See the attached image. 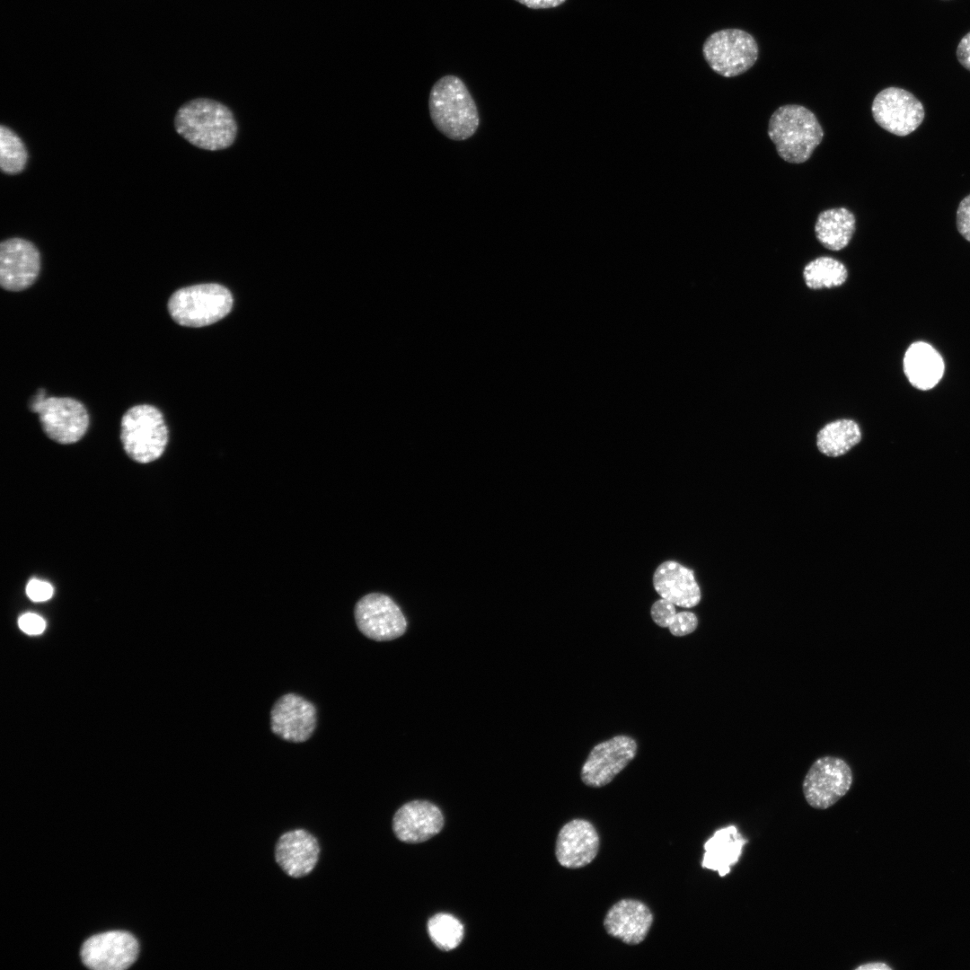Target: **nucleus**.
I'll list each match as a JSON object with an SVG mask.
<instances>
[{"label":"nucleus","instance_id":"nucleus-2","mask_svg":"<svg viewBox=\"0 0 970 970\" xmlns=\"http://www.w3.org/2000/svg\"><path fill=\"white\" fill-rule=\"evenodd\" d=\"M174 126L188 142L209 151L229 147L237 133L232 111L224 104L206 98L184 103L175 115Z\"/></svg>","mask_w":970,"mask_h":970},{"label":"nucleus","instance_id":"nucleus-3","mask_svg":"<svg viewBox=\"0 0 970 970\" xmlns=\"http://www.w3.org/2000/svg\"><path fill=\"white\" fill-rule=\"evenodd\" d=\"M768 135L784 161L802 163L822 142L824 131L811 110L801 105L788 104L772 114Z\"/></svg>","mask_w":970,"mask_h":970},{"label":"nucleus","instance_id":"nucleus-14","mask_svg":"<svg viewBox=\"0 0 970 970\" xmlns=\"http://www.w3.org/2000/svg\"><path fill=\"white\" fill-rule=\"evenodd\" d=\"M315 706L295 693L281 696L270 711V728L280 738L302 743L308 740L316 728Z\"/></svg>","mask_w":970,"mask_h":970},{"label":"nucleus","instance_id":"nucleus-34","mask_svg":"<svg viewBox=\"0 0 970 970\" xmlns=\"http://www.w3.org/2000/svg\"><path fill=\"white\" fill-rule=\"evenodd\" d=\"M857 969H864V970H871V969H882L883 970L884 969V970H886V969H890V966H888L887 965H886L884 963H881V962H877V963L874 962V963H869V964L860 966L857 967Z\"/></svg>","mask_w":970,"mask_h":970},{"label":"nucleus","instance_id":"nucleus-11","mask_svg":"<svg viewBox=\"0 0 970 970\" xmlns=\"http://www.w3.org/2000/svg\"><path fill=\"white\" fill-rule=\"evenodd\" d=\"M637 744L628 736H616L596 745L581 769V780L589 787L610 783L634 758Z\"/></svg>","mask_w":970,"mask_h":970},{"label":"nucleus","instance_id":"nucleus-26","mask_svg":"<svg viewBox=\"0 0 970 970\" xmlns=\"http://www.w3.org/2000/svg\"><path fill=\"white\" fill-rule=\"evenodd\" d=\"M428 930L436 946L445 951L455 948L463 937V924L455 917L446 913L433 916L428 921Z\"/></svg>","mask_w":970,"mask_h":970},{"label":"nucleus","instance_id":"nucleus-24","mask_svg":"<svg viewBox=\"0 0 970 970\" xmlns=\"http://www.w3.org/2000/svg\"><path fill=\"white\" fill-rule=\"evenodd\" d=\"M803 276L806 285L811 289L832 288L846 281L848 270L840 260L824 256L807 263Z\"/></svg>","mask_w":970,"mask_h":970},{"label":"nucleus","instance_id":"nucleus-5","mask_svg":"<svg viewBox=\"0 0 970 970\" xmlns=\"http://www.w3.org/2000/svg\"><path fill=\"white\" fill-rule=\"evenodd\" d=\"M120 439L132 460L147 463L158 459L168 442V428L162 412L149 404L131 407L121 419Z\"/></svg>","mask_w":970,"mask_h":970},{"label":"nucleus","instance_id":"nucleus-23","mask_svg":"<svg viewBox=\"0 0 970 970\" xmlns=\"http://www.w3.org/2000/svg\"><path fill=\"white\" fill-rule=\"evenodd\" d=\"M862 438L859 425L851 419H837L823 427L816 436L818 450L829 457L848 453Z\"/></svg>","mask_w":970,"mask_h":970},{"label":"nucleus","instance_id":"nucleus-8","mask_svg":"<svg viewBox=\"0 0 970 970\" xmlns=\"http://www.w3.org/2000/svg\"><path fill=\"white\" fill-rule=\"evenodd\" d=\"M852 772L841 758L824 756L817 759L807 772L803 793L808 805L826 809L834 805L851 789Z\"/></svg>","mask_w":970,"mask_h":970},{"label":"nucleus","instance_id":"nucleus-31","mask_svg":"<svg viewBox=\"0 0 970 970\" xmlns=\"http://www.w3.org/2000/svg\"><path fill=\"white\" fill-rule=\"evenodd\" d=\"M20 629L30 635L40 634L46 628V622L42 617L36 613H27L22 614L18 621Z\"/></svg>","mask_w":970,"mask_h":970},{"label":"nucleus","instance_id":"nucleus-10","mask_svg":"<svg viewBox=\"0 0 970 970\" xmlns=\"http://www.w3.org/2000/svg\"><path fill=\"white\" fill-rule=\"evenodd\" d=\"M354 616L358 630L376 641L395 639L404 634L406 619L400 607L388 595L371 593L355 605Z\"/></svg>","mask_w":970,"mask_h":970},{"label":"nucleus","instance_id":"nucleus-12","mask_svg":"<svg viewBox=\"0 0 970 970\" xmlns=\"http://www.w3.org/2000/svg\"><path fill=\"white\" fill-rule=\"evenodd\" d=\"M138 943L128 932L112 930L92 936L81 949L83 963L95 970H123L137 959Z\"/></svg>","mask_w":970,"mask_h":970},{"label":"nucleus","instance_id":"nucleus-4","mask_svg":"<svg viewBox=\"0 0 970 970\" xmlns=\"http://www.w3.org/2000/svg\"><path fill=\"white\" fill-rule=\"evenodd\" d=\"M233 301L226 287L215 283L198 284L175 291L167 308L179 325L199 328L224 318L231 311Z\"/></svg>","mask_w":970,"mask_h":970},{"label":"nucleus","instance_id":"nucleus-20","mask_svg":"<svg viewBox=\"0 0 970 970\" xmlns=\"http://www.w3.org/2000/svg\"><path fill=\"white\" fill-rule=\"evenodd\" d=\"M904 371L913 386L920 390H929L942 378L944 362L932 346L917 341L911 344L904 354Z\"/></svg>","mask_w":970,"mask_h":970},{"label":"nucleus","instance_id":"nucleus-18","mask_svg":"<svg viewBox=\"0 0 970 970\" xmlns=\"http://www.w3.org/2000/svg\"><path fill=\"white\" fill-rule=\"evenodd\" d=\"M653 585L661 598L677 606L692 608L701 601V589L693 571L678 562L661 563L654 573Z\"/></svg>","mask_w":970,"mask_h":970},{"label":"nucleus","instance_id":"nucleus-21","mask_svg":"<svg viewBox=\"0 0 970 970\" xmlns=\"http://www.w3.org/2000/svg\"><path fill=\"white\" fill-rule=\"evenodd\" d=\"M746 842L734 825L716 831L704 843L702 868L717 871L720 877L728 875Z\"/></svg>","mask_w":970,"mask_h":970},{"label":"nucleus","instance_id":"nucleus-25","mask_svg":"<svg viewBox=\"0 0 970 970\" xmlns=\"http://www.w3.org/2000/svg\"><path fill=\"white\" fill-rule=\"evenodd\" d=\"M28 160L26 147L22 139L9 128L0 127V167L6 174H17L23 171Z\"/></svg>","mask_w":970,"mask_h":970},{"label":"nucleus","instance_id":"nucleus-13","mask_svg":"<svg viewBox=\"0 0 970 970\" xmlns=\"http://www.w3.org/2000/svg\"><path fill=\"white\" fill-rule=\"evenodd\" d=\"M40 269V255L35 245L22 238H10L0 244V284L13 292L30 287Z\"/></svg>","mask_w":970,"mask_h":970},{"label":"nucleus","instance_id":"nucleus-32","mask_svg":"<svg viewBox=\"0 0 970 970\" xmlns=\"http://www.w3.org/2000/svg\"><path fill=\"white\" fill-rule=\"evenodd\" d=\"M958 62L970 71V31L960 40L957 48Z\"/></svg>","mask_w":970,"mask_h":970},{"label":"nucleus","instance_id":"nucleus-28","mask_svg":"<svg viewBox=\"0 0 970 970\" xmlns=\"http://www.w3.org/2000/svg\"><path fill=\"white\" fill-rule=\"evenodd\" d=\"M675 604L661 598L650 609L652 620L660 627L668 628L676 614Z\"/></svg>","mask_w":970,"mask_h":970},{"label":"nucleus","instance_id":"nucleus-6","mask_svg":"<svg viewBox=\"0 0 970 970\" xmlns=\"http://www.w3.org/2000/svg\"><path fill=\"white\" fill-rule=\"evenodd\" d=\"M30 409L39 414L44 433L57 443L68 445L79 441L89 425L84 405L70 397H46L40 389L31 400Z\"/></svg>","mask_w":970,"mask_h":970},{"label":"nucleus","instance_id":"nucleus-19","mask_svg":"<svg viewBox=\"0 0 970 970\" xmlns=\"http://www.w3.org/2000/svg\"><path fill=\"white\" fill-rule=\"evenodd\" d=\"M319 853L317 840L308 832L298 829L286 833L279 838L275 857L287 875L301 877L314 869Z\"/></svg>","mask_w":970,"mask_h":970},{"label":"nucleus","instance_id":"nucleus-16","mask_svg":"<svg viewBox=\"0 0 970 970\" xmlns=\"http://www.w3.org/2000/svg\"><path fill=\"white\" fill-rule=\"evenodd\" d=\"M653 920L650 909L644 903L622 899L608 910L604 927L611 937L634 946L646 939Z\"/></svg>","mask_w":970,"mask_h":970},{"label":"nucleus","instance_id":"nucleus-22","mask_svg":"<svg viewBox=\"0 0 970 970\" xmlns=\"http://www.w3.org/2000/svg\"><path fill=\"white\" fill-rule=\"evenodd\" d=\"M855 223L854 215L845 207L822 211L815 225L816 239L826 249L840 251L845 248L852 238Z\"/></svg>","mask_w":970,"mask_h":970},{"label":"nucleus","instance_id":"nucleus-7","mask_svg":"<svg viewBox=\"0 0 970 970\" xmlns=\"http://www.w3.org/2000/svg\"><path fill=\"white\" fill-rule=\"evenodd\" d=\"M702 54L714 72L724 77H734L754 65L759 48L750 33L730 28L710 34L703 43Z\"/></svg>","mask_w":970,"mask_h":970},{"label":"nucleus","instance_id":"nucleus-9","mask_svg":"<svg viewBox=\"0 0 970 970\" xmlns=\"http://www.w3.org/2000/svg\"><path fill=\"white\" fill-rule=\"evenodd\" d=\"M871 111L882 128L899 137L917 129L925 115L922 103L913 93L895 86L885 88L875 96Z\"/></svg>","mask_w":970,"mask_h":970},{"label":"nucleus","instance_id":"nucleus-33","mask_svg":"<svg viewBox=\"0 0 970 970\" xmlns=\"http://www.w3.org/2000/svg\"><path fill=\"white\" fill-rule=\"evenodd\" d=\"M518 3L532 9H547L557 7L562 4L566 0H516Z\"/></svg>","mask_w":970,"mask_h":970},{"label":"nucleus","instance_id":"nucleus-17","mask_svg":"<svg viewBox=\"0 0 970 970\" xmlns=\"http://www.w3.org/2000/svg\"><path fill=\"white\" fill-rule=\"evenodd\" d=\"M444 825L441 811L434 804L415 800L403 805L394 815L392 828L404 842H425L440 832Z\"/></svg>","mask_w":970,"mask_h":970},{"label":"nucleus","instance_id":"nucleus-29","mask_svg":"<svg viewBox=\"0 0 970 970\" xmlns=\"http://www.w3.org/2000/svg\"><path fill=\"white\" fill-rule=\"evenodd\" d=\"M26 594L33 602H44L51 598L53 587L46 581L33 578L27 584Z\"/></svg>","mask_w":970,"mask_h":970},{"label":"nucleus","instance_id":"nucleus-15","mask_svg":"<svg viewBox=\"0 0 970 970\" xmlns=\"http://www.w3.org/2000/svg\"><path fill=\"white\" fill-rule=\"evenodd\" d=\"M599 844L597 831L589 821L573 819L559 832L555 849L557 860L564 868H583L595 860Z\"/></svg>","mask_w":970,"mask_h":970},{"label":"nucleus","instance_id":"nucleus-27","mask_svg":"<svg viewBox=\"0 0 970 970\" xmlns=\"http://www.w3.org/2000/svg\"><path fill=\"white\" fill-rule=\"evenodd\" d=\"M698 625L697 616L690 611L677 612L668 626L670 632L676 637L693 632Z\"/></svg>","mask_w":970,"mask_h":970},{"label":"nucleus","instance_id":"nucleus-30","mask_svg":"<svg viewBox=\"0 0 970 970\" xmlns=\"http://www.w3.org/2000/svg\"><path fill=\"white\" fill-rule=\"evenodd\" d=\"M957 227L959 234L970 242V194L965 197L957 207Z\"/></svg>","mask_w":970,"mask_h":970},{"label":"nucleus","instance_id":"nucleus-1","mask_svg":"<svg viewBox=\"0 0 970 970\" xmlns=\"http://www.w3.org/2000/svg\"><path fill=\"white\" fill-rule=\"evenodd\" d=\"M428 109L434 126L449 139L466 140L479 128L477 105L465 84L455 75H445L434 84Z\"/></svg>","mask_w":970,"mask_h":970}]
</instances>
